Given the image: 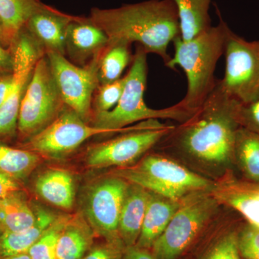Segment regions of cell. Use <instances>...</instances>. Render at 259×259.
I'll return each instance as SVG.
<instances>
[{
    "label": "cell",
    "mask_w": 259,
    "mask_h": 259,
    "mask_svg": "<svg viewBox=\"0 0 259 259\" xmlns=\"http://www.w3.org/2000/svg\"><path fill=\"white\" fill-rule=\"evenodd\" d=\"M147 53L139 46L133 57L128 72L125 75V85L118 103L110 111L97 112L92 116V125L104 129L109 134H120L131 124L142 121L174 120L184 122L194 112L180 102L163 109L148 107L144 100L147 85Z\"/></svg>",
    "instance_id": "277c9868"
},
{
    "label": "cell",
    "mask_w": 259,
    "mask_h": 259,
    "mask_svg": "<svg viewBox=\"0 0 259 259\" xmlns=\"http://www.w3.org/2000/svg\"><path fill=\"white\" fill-rule=\"evenodd\" d=\"M218 204L212 191L182 199L166 230L153 245V254L156 259L178 258L212 218Z\"/></svg>",
    "instance_id": "ba28073f"
},
{
    "label": "cell",
    "mask_w": 259,
    "mask_h": 259,
    "mask_svg": "<svg viewBox=\"0 0 259 259\" xmlns=\"http://www.w3.org/2000/svg\"><path fill=\"white\" fill-rule=\"evenodd\" d=\"M240 255L238 238L229 233L214 245L205 259H241Z\"/></svg>",
    "instance_id": "4dcf8cb0"
},
{
    "label": "cell",
    "mask_w": 259,
    "mask_h": 259,
    "mask_svg": "<svg viewBox=\"0 0 259 259\" xmlns=\"http://www.w3.org/2000/svg\"><path fill=\"white\" fill-rule=\"evenodd\" d=\"M100 135H108V132L90 125L66 107L50 125L25 141L23 147L39 156L57 159L72 153L90 138Z\"/></svg>",
    "instance_id": "30bf717a"
},
{
    "label": "cell",
    "mask_w": 259,
    "mask_h": 259,
    "mask_svg": "<svg viewBox=\"0 0 259 259\" xmlns=\"http://www.w3.org/2000/svg\"><path fill=\"white\" fill-rule=\"evenodd\" d=\"M3 232L1 231V229H0V236H2V234H3Z\"/></svg>",
    "instance_id": "ab89813d"
},
{
    "label": "cell",
    "mask_w": 259,
    "mask_h": 259,
    "mask_svg": "<svg viewBox=\"0 0 259 259\" xmlns=\"http://www.w3.org/2000/svg\"><path fill=\"white\" fill-rule=\"evenodd\" d=\"M13 83V72L0 74V107L6 100Z\"/></svg>",
    "instance_id": "8d00e7d4"
},
{
    "label": "cell",
    "mask_w": 259,
    "mask_h": 259,
    "mask_svg": "<svg viewBox=\"0 0 259 259\" xmlns=\"http://www.w3.org/2000/svg\"><path fill=\"white\" fill-rule=\"evenodd\" d=\"M235 156L247 176L259 182V136L240 127L236 135Z\"/></svg>",
    "instance_id": "4316f807"
},
{
    "label": "cell",
    "mask_w": 259,
    "mask_h": 259,
    "mask_svg": "<svg viewBox=\"0 0 259 259\" xmlns=\"http://www.w3.org/2000/svg\"><path fill=\"white\" fill-rule=\"evenodd\" d=\"M224 55L226 71L220 86L235 101H253L259 95V40L248 41L230 28Z\"/></svg>",
    "instance_id": "9c48e42d"
},
{
    "label": "cell",
    "mask_w": 259,
    "mask_h": 259,
    "mask_svg": "<svg viewBox=\"0 0 259 259\" xmlns=\"http://www.w3.org/2000/svg\"><path fill=\"white\" fill-rule=\"evenodd\" d=\"M236 107V101L223 92L218 80L202 106L170 133L175 146L207 166L227 164L235 156L237 132L241 127Z\"/></svg>",
    "instance_id": "7a4b0ae2"
},
{
    "label": "cell",
    "mask_w": 259,
    "mask_h": 259,
    "mask_svg": "<svg viewBox=\"0 0 259 259\" xmlns=\"http://www.w3.org/2000/svg\"><path fill=\"white\" fill-rule=\"evenodd\" d=\"M35 190L42 199L59 208L69 209L74 204V180L66 170L51 168L44 171L35 180Z\"/></svg>",
    "instance_id": "d6986e66"
},
{
    "label": "cell",
    "mask_w": 259,
    "mask_h": 259,
    "mask_svg": "<svg viewBox=\"0 0 259 259\" xmlns=\"http://www.w3.org/2000/svg\"><path fill=\"white\" fill-rule=\"evenodd\" d=\"M92 227L80 216H71L61 233L56 259H82L93 245Z\"/></svg>",
    "instance_id": "44dd1931"
},
{
    "label": "cell",
    "mask_w": 259,
    "mask_h": 259,
    "mask_svg": "<svg viewBox=\"0 0 259 259\" xmlns=\"http://www.w3.org/2000/svg\"><path fill=\"white\" fill-rule=\"evenodd\" d=\"M15 42L12 40L9 34L5 28L4 24L0 19V46L5 49H13Z\"/></svg>",
    "instance_id": "74e56055"
},
{
    "label": "cell",
    "mask_w": 259,
    "mask_h": 259,
    "mask_svg": "<svg viewBox=\"0 0 259 259\" xmlns=\"http://www.w3.org/2000/svg\"><path fill=\"white\" fill-rule=\"evenodd\" d=\"M73 15L45 4L31 15L25 29L45 54L56 52L66 56V36Z\"/></svg>",
    "instance_id": "5bb4252c"
},
{
    "label": "cell",
    "mask_w": 259,
    "mask_h": 259,
    "mask_svg": "<svg viewBox=\"0 0 259 259\" xmlns=\"http://www.w3.org/2000/svg\"><path fill=\"white\" fill-rule=\"evenodd\" d=\"M129 44L109 42L97 62L99 85L113 82L122 78V74L133 57Z\"/></svg>",
    "instance_id": "603a6c76"
},
{
    "label": "cell",
    "mask_w": 259,
    "mask_h": 259,
    "mask_svg": "<svg viewBox=\"0 0 259 259\" xmlns=\"http://www.w3.org/2000/svg\"><path fill=\"white\" fill-rule=\"evenodd\" d=\"M35 221L27 229L5 232L0 236V257L28 253L29 249L58 217L48 209L38 208L35 212Z\"/></svg>",
    "instance_id": "ffe728a7"
},
{
    "label": "cell",
    "mask_w": 259,
    "mask_h": 259,
    "mask_svg": "<svg viewBox=\"0 0 259 259\" xmlns=\"http://www.w3.org/2000/svg\"><path fill=\"white\" fill-rule=\"evenodd\" d=\"M88 18L106 34L109 42H137L147 54L160 56L165 65L171 58L168 46L180 36L173 0H147L112 9L95 8Z\"/></svg>",
    "instance_id": "6da1fadb"
},
{
    "label": "cell",
    "mask_w": 259,
    "mask_h": 259,
    "mask_svg": "<svg viewBox=\"0 0 259 259\" xmlns=\"http://www.w3.org/2000/svg\"><path fill=\"white\" fill-rule=\"evenodd\" d=\"M125 85V76L113 82L99 85L94 95L93 105L95 109L93 114L113 109L122 96Z\"/></svg>",
    "instance_id": "f1b7e54d"
},
{
    "label": "cell",
    "mask_w": 259,
    "mask_h": 259,
    "mask_svg": "<svg viewBox=\"0 0 259 259\" xmlns=\"http://www.w3.org/2000/svg\"><path fill=\"white\" fill-rule=\"evenodd\" d=\"M129 182L112 175L97 181L89 189L83 209L95 233L106 241L121 240L119 220Z\"/></svg>",
    "instance_id": "7c38bea8"
},
{
    "label": "cell",
    "mask_w": 259,
    "mask_h": 259,
    "mask_svg": "<svg viewBox=\"0 0 259 259\" xmlns=\"http://www.w3.org/2000/svg\"><path fill=\"white\" fill-rule=\"evenodd\" d=\"M14 67V53L13 49L0 46V74H11Z\"/></svg>",
    "instance_id": "e575fe53"
},
{
    "label": "cell",
    "mask_w": 259,
    "mask_h": 259,
    "mask_svg": "<svg viewBox=\"0 0 259 259\" xmlns=\"http://www.w3.org/2000/svg\"><path fill=\"white\" fill-rule=\"evenodd\" d=\"M123 245L121 240L106 241V243L90 248L82 259H122Z\"/></svg>",
    "instance_id": "d6a6232c"
},
{
    "label": "cell",
    "mask_w": 259,
    "mask_h": 259,
    "mask_svg": "<svg viewBox=\"0 0 259 259\" xmlns=\"http://www.w3.org/2000/svg\"><path fill=\"white\" fill-rule=\"evenodd\" d=\"M21 190L16 180L0 171V199L18 194Z\"/></svg>",
    "instance_id": "836d02e7"
},
{
    "label": "cell",
    "mask_w": 259,
    "mask_h": 259,
    "mask_svg": "<svg viewBox=\"0 0 259 259\" xmlns=\"http://www.w3.org/2000/svg\"><path fill=\"white\" fill-rule=\"evenodd\" d=\"M149 191L129 184L119 220V236L125 247L136 245L146 214Z\"/></svg>",
    "instance_id": "e0dca14e"
},
{
    "label": "cell",
    "mask_w": 259,
    "mask_h": 259,
    "mask_svg": "<svg viewBox=\"0 0 259 259\" xmlns=\"http://www.w3.org/2000/svg\"><path fill=\"white\" fill-rule=\"evenodd\" d=\"M13 53V86L0 107V142L17 136L19 112L24 93L37 61L45 54L24 28L17 37Z\"/></svg>",
    "instance_id": "4fadbf2b"
},
{
    "label": "cell",
    "mask_w": 259,
    "mask_h": 259,
    "mask_svg": "<svg viewBox=\"0 0 259 259\" xmlns=\"http://www.w3.org/2000/svg\"><path fill=\"white\" fill-rule=\"evenodd\" d=\"M112 175L177 201L199 192H211L214 185L180 163L158 155L146 156L136 166L118 168Z\"/></svg>",
    "instance_id": "5b68a950"
},
{
    "label": "cell",
    "mask_w": 259,
    "mask_h": 259,
    "mask_svg": "<svg viewBox=\"0 0 259 259\" xmlns=\"http://www.w3.org/2000/svg\"><path fill=\"white\" fill-rule=\"evenodd\" d=\"M212 194L218 202L241 213L251 226L259 228V185L235 180H226L214 185Z\"/></svg>",
    "instance_id": "2e32d148"
},
{
    "label": "cell",
    "mask_w": 259,
    "mask_h": 259,
    "mask_svg": "<svg viewBox=\"0 0 259 259\" xmlns=\"http://www.w3.org/2000/svg\"><path fill=\"white\" fill-rule=\"evenodd\" d=\"M71 217V215H60L56 218L29 249L28 253L31 259H56L59 238Z\"/></svg>",
    "instance_id": "83f0119b"
},
{
    "label": "cell",
    "mask_w": 259,
    "mask_h": 259,
    "mask_svg": "<svg viewBox=\"0 0 259 259\" xmlns=\"http://www.w3.org/2000/svg\"><path fill=\"white\" fill-rule=\"evenodd\" d=\"M178 12L180 37L188 41L212 27L209 7L212 0H173Z\"/></svg>",
    "instance_id": "7402d4cb"
},
{
    "label": "cell",
    "mask_w": 259,
    "mask_h": 259,
    "mask_svg": "<svg viewBox=\"0 0 259 259\" xmlns=\"http://www.w3.org/2000/svg\"><path fill=\"white\" fill-rule=\"evenodd\" d=\"M240 253L245 259H259V228L248 226L238 238Z\"/></svg>",
    "instance_id": "1f68e13d"
},
{
    "label": "cell",
    "mask_w": 259,
    "mask_h": 259,
    "mask_svg": "<svg viewBox=\"0 0 259 259\" xmlns=\"http://www.w3.org/2000/svg\"><path fill=\"white\" fill-rule=\"evenodd\" d=\"M122 259H156L148 249L140 248L137 245L125 247Z\"/></svg>",
    "instance_id": "d590c367"
},
{
    "label": "cell",
    "mask_w": 259,
    "mask_h": 259,
    "mask_svg": "<svg viewBox=\"0 0 259 259\" xmlns=\"http://www.w3.org/2000/svg\"><path fill=\"white\" fill-rule=\"evenodd\" d=\"M42 4L41 0H0V19L14 42Z\"/></svg>",
    "instance_id": "484cf974"
},
{
    "label": "cell",
    "mask_w": 259,
    "mask_h": 259,
    "mask_svg": "<svg viewBox=\"0 0 259 259\" xmlns=\"http://www.w3.org/2000/svg\"><path fill=\"white\" fill-rule=\"evenodd\" d=\"M109 45L108 37L88 17L73 16L66 36V56L79 66L98 60Z\"/></svg>",
    "instance_id": "9a60e30c"
},
{
    "label": "cell",
    "mask_w": 259,
    "mask_h": 259,
    "mask_svg": "<svg viewBox=\"0 0 259 259\" xmlns=\"http://www.w3.org/2000/svg\"><path fill=\"white\" fill-rule=\"evenodd\" d=\"M45 54L35 64L24 93L17 136L26 141L50 125L66 107Z\"/></svg>",
    "instance_id": "8992f818"
},
{
    "label": "cell",
    "mask_w": 259,
    "mask_h": 259,
    "mask_svg": "<svg viewBox=\"0 0 259 259\" xmlns=\"http://www.w3.org/2000/svg\"><path fill=\"white\" fill-rule=\"evenodd\" d=\"M236 110L241 127L259 136V95L248 103L236 102Z\"/></svg>",
    "instance_id": "f546056e"
},
{
    "label": "cell",
    "mask_w": 259,
    "mask_h": 259,
    "mask_svg": "<svg viewBox=\"0 0 259 259\" xmlns=\"http://www.w3.org/2000/svg\"><path fill=\"white\" fill-rule=\"evenodd\" d=\"M40 161V156L36 153L0 142V171L15 180L26 178Z\"/></svg>",
    "instance_id": "d4e9b609"
},
{
    "label": "cell",
    "mask_w": 259,
    "mask_h": 259,
    "mask_svg": "<svg viewBox=\"0 0 259 259\" xmlns=\"http://www.w3.org/2000/svg\"><path fill=\"white\" fill-rule=\"evenodd\" d=\"M219 23L188 41L180 36L173 41L175 54L166 64L175 70L183 69L187 79V91L181 105L196 112L207 100L217 83L214 71L218 61L224 54L229 26L215 5Z\"/></svg>",
    "instance_id": "3957f363"
},
{
    "label": "cell",
    "mask_w": 259,
    "mask_h": 259,
    "mask_svg": "<svg viewBox=\"0 0 259 259\" xmlns=\"http://www.w3.org/2000/svg\"><path fill=\"white\" fill-rule=\"evenodd\" d=\"M175 126L151 119L129 126L114 139L89 148L86 161L91 168H121L132 165L170 134Z\"/></svg>",
    "instance_id": "52a82bcc"
},
{
    "label": "cell",
    "mask_w": 259,
    "mask_h": 259,
    "mask_svg": "<svg viewBox=\"0 0 259 259\" xmlns=\"http://www.w3.org/2000/svg\"><path fill=\"white\" fill-rule=\"evenodd\" d=\"M0 259H31L28 253H20V254L8 255L0 257Z\"/></svg>",
    "instance_id": "f35d334b"
},
{
    "label": "cell",
    "mask_w": 259,
    "mask_h": 259,
    "mask_svg": "<svg viewBox=\"0 0 259 259\" xmlns=\"http://www.w3.org/2000/svg\"><path fill=\"white\" fill-rule=\"evenodd\" d=\"M35 221V212L18 194L0 199V229L3 233L23 231Z\"/></svg>",
    "instance_id": "cb8c5ba5"
},
{
    "label": "cell",
    "mask_w": 259,
    "mask_h": 259,
    "mask_svg": "<svg viewBox=\"0 0 259 259\" xmlns=\"http://www.w3.org/2000/svg\"><path fill=\"white\" fill-rule=\"evenodd\" d=\"M45 54L65 105L88 122L93 115L94 95L99 86L97 61L82 67L73 64L62 54Z\"/></svg>",
    "instance_id": "8fae6325"
},
{
    "label": "cell",
    "mask_w": 259,
    "mask_h": 259,
    "mask_svg": "<svg viewBox=\"0 0 259 259\" xmlns=\"http://www.w3.org/2000/svg\"><path fill=\"white\" fill-rule=\"evenodd\" d=\"M149 192L141 234L135 245L146 249L152 248L155 242L166 230L182 202Z\"/></svg>",
    "instance_id": "ac0fdd59"
}]
</instances>
